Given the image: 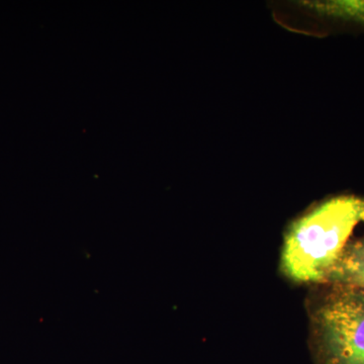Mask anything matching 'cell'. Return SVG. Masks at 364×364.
I'll return each instance as SVG.
<instances>
[{
    "label": "cell",
    "mask_w": 364,
    "mask_h": 364,
    "mask_svg": "<svg viewBox=\"0 0 364 364\" xmlns=\"http://www.w3.org/2000/svg\"><path fill=\"white\" fill-rule=\"evenodd\" d=\"M364 226V200L339 196L318 203L293 223L282 246V272L299 284H326L333 267Z\"/></svg>",
    "instance_id": "6da1fadb"
},
{
    "label": "cell",
    "mask_w": 364,
    "mask_h": 364,
    "mask_svg": "<svg viewBox=\"0 0 364 364\" xmlns=\"http://www.w3.org/2000/svg\"><path fill=\"white\" fill-rule=\"evenodd\" d=\"M316 364H364V291L333 287L311 310Z\"/></svg>",
    "instance_id": "7a4b0ae2"
},
{
    "label": "cell",
    "mask_w": 364,
    "mask_h": 364,
    "mask_svg": "<svg viewBox=\"0 0 364 364\" xmlns=\"http://www.w3.org/2000/svg\"><path fill=\"white\" fill-rule=\"evenodd\" d=\"M326 284L364 291V237L354 239L336 263Z\"/></svg>",
    "instance_id": "3957f363"
}]
</instances>
